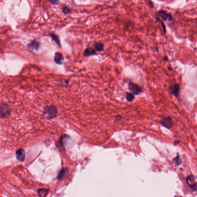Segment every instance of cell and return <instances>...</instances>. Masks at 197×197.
<instances>
[{"label":"cell","mask_w":197,"mask_h":197,"mask_svg":"<svg viewBox=\"0 0 197 197\" xmlns=\"http://www.w3.org/2000/svg\"><path fill=\"white\" fill-rule=\"evenodd\" d=\"M57 114V110L53 105L47 106L44 108L43 111V115L49 119L55 118Z\"/></svg>","instance_id":"1"},{"label":"cell","mask_w":197,"mask_h":197,"mask_svg":"<svg viewBox=\"0 0 197 197\" xmlns=\"http://www.w3.org/2000/svg\"><path fill=\"white\" fill-rule=\"evenodd\" d=\"M128 88L135 95L139 94L142 92V89L139 85L132 82L129 83Z\"/></svg>","instance_id":"2"},{"label":"cell","mask_w":197,"mask_h":197,"mask_svg":"<svg viewBox=\"0 0 197 197\" xmlns=\"http://www.w3.org/2000/svg\"><path fill=\"white\" fill-rule=\"evenodd\" d=\"M158 17L164 21L168 20L171 21L173 19V17L170 14L168 13L166 11L163 10H160L158 11L156 14Z\"/></svg>","instance_id":"3"},{"label":"cell","mask_w":197,"mask_h":197,"mask_svg":"<svg viewBox=\"0 0 197 197\" xmlns=\"http://www.w3.org/2000/svg\"><path fill=\"white\" fill-rule=\"evenodd\" d=\"M160 124L166 128L170 129L172 127L173 124L172 118L169 116H167L164 117L160 121Z\"/></svg>","instance_id":"4"},{"label":"cell","mask_w":197,"mask_h":197,"mask_svg":"<svg viewBox=\"0 0 197 197\" xmlns=\"http://www.w3.org/2000/svg\"><path fill=\"white\" fill-rule=\"evenodd\" d=\"M11 112V109L7 105L1 104L0 107V116L1 117H5L9 116Z\"/></svg>","instance_id":"5"},{"label":"cell","mask_w":197,"mask_h":197,"mask_svg":"<svg viewBox=\"0 0 197 197\" xmlns=\"http://www.w3.org/2000/svg\"><path fill=\"white\" fill-rule=\"evenodd\" d=\"M28 49L32 51H37L39 49L40 43L38 41L34 40L28 43Z\"/></svg>","instance_id":"6"},{"label":"cell","mask_w":197,"mask_h":197,"mask_svg":"<svg viewBox=\"0 0 197 197\" xmlns=\"http://www.w3.org/2000/svg\"><path fill=\"white\" fill-rule=\"evenodd\" d=\"M97 55H98V54L96 51L92 46L86 48L84 52V56L85 57Z\"/></svg>","instance_id":"7"},{"label":"cell","mask_w":197,"mask_h":197,"mask_svg":"<svg viewBox=\"0 0 197 197\" xmlns=\"http://www.w3.org/2000/svg\"><path fill=\"white\" fill-rule=\"evenodd\" d=\"M64 58L63 55L59 52H57L55 53L54 57V61L56 64L62 65L64 62Z\"/></svg>","instance_id":"8"},{"label":"cell","mask_w":197,"mask_h":197,"mask_svg":"<svg viewBox=\"0 0 197 197\" xmlns=\"http://www.w3.org/2000/svg\"><path fill=\"white\" fill-rule=\"evenodd\" d=\"M16 157L17 159L20 161H24L25 158L24 150L21 148L18 149L16 152Z\"/></svg>","instance_id":"9"},{"label":"cell","mask_w":197,"mask_h":197,"mask_svg":"<svg viewBox=\"0 0 197 197\" xmlns=\"http://www.w3.org/2000/svg\"><path fill=\"white\" fill-rule=\"evenodd\" d=\"M92 47L97 52H102L104 50V45L101 42H96L93 44Z\"/></svg>","instance_id":"10"},{"label":"cell","mask_w":197,"mask_h":197,"mask_svg":"<svg viewBox=\"0 0 197 197\" xmlns=\"http://www.w3.org/2000/svg\"><path fill=\"white\" fill-rule=\"evenodd\" d=\"M180 87L179 85L178 84H175L171 88V92L172 94L175 96L178 97L179 95L180 92Z\"/></svg>","instance_id":"11"},{"label":"cell","mask_w":197,"mask_h":197,"mask_svg":"<svg viewBox=\"0 0 197 197\" xmlns=\"http://www.w3.org/2000/svg\"><path fill=\"white\" fill-rule=\"evenodd\" d=\"M49 35L51 36V37L52 38V39H53L54 41L56 42L57 45H58L60 47H61V45L59 37L57 35H56V34H54L53 33H49Z\"/></svg>","instance_id":"12"},{"label":"cell","mask_w":197,"mask_h":197,"mask_svg":"<svg viewBox=\"0 0 197 197\" xmlns=\"http://www.w3.org/2000/svg\"><path fill=\"white\" fill-rule=\"evenodd\" d=\"M49 190L44 188L39 189L38 192L39 193V195L41 197H44L48 194Z\"/></svg>","instance_id":"13"},{"label":"cell","mask_w":197,"mask_h":197,"mask_svg":"<svg viewBox=\"0 0 197 197\" xmlns=\"http://www.w3.org/2000/svg\"><path fill=\"white\" fill-rule=\"evenodd\" d=\"M67 171V169H66L65 168L61 169L59 174H58V179H62L66 174Z\"/></svg>","instance_id":"14"},{"label":"cell","mask_w":197,"mask_h":197,"mask_svg":"<svg viewBox=\"0 0 197 197\" xmlns=\"http://www.w3.org/2000/svg\"><path fill=\"white\" fill-rule=\"evenodd\" d=\"M126 98L128 101H132L134 99V95L131 93H126Z\"/></svg>","instance_id":"15"},{"label":"cell","mask_w":197,"mask_h":197,"mask_svg":"<svg viewBox=\"0 0 197 197\" xmlns=\"http://www.w3.org/2000/svg\"><path fill=\"white\" fill-rule=\"evenodd\" d=\"M62 12L65 15L70 13L71 11L70 9L66 5L63 6V7H62Z\"/></svg>","instance_id":"16"},{"label":"cell","mask_w":197,"mask_h":197,"mask_svg":"<svg viewBox=\"0 0 197 197\" xmlns=\"http://www.w3.org/2000/svg\"><path fill=\"white\" fill-rule=\"evenodd\" d=\"M173 161L177 166L180 165L182 162V161H181V159H180V157L179 155H177L176 158L173 159Z\"/></svg>","instance_id":"17"},{"label":"cell","mask_w":197,"mask_h":197,"mask_svg":"<svg viewBox=\"0 0 197 197\" xmlns=\"http://www.w3.org/2000/svg\"><path fill=\"white\" fill-rule=\"evenodd\" d=\"M155 18H156V20L160 22L161 25L162 27V28H163V30L164 32V33L165 34H166V25H165L164 23L158 17H156Z\"/></svg>","instance_id":"18"},{"label":"cell","mask_w":197,"mask_h":197,"mask_svg":"<svg viewBox=\"0 0 197 197\" xmlns=\"http://www.w3.org/2000/svg\"><path fill=\"white\" fill-rule=\"evenodd\" d=\"M189 186H190L192 190L195 191H197V183H196L191 184Z\"/></svg>","instance_id":"19"},{"label":"cell","mask_w":197,"mask_h":197,"mask_svg":"<svg viewBox=\"0 0 197 197\" xmlns=\"http://www.w3.org/2000/svg\"><path fill=\"white\" fill-rule=\"evenodd\" d=\"M148 5L149 8L151 9H153L154 8V3L152 2V1H149L148 3Z\"/></svg>","instance_id":"20"},{"label":"cell","mask_w":197,"mask_h":197,"mask_svg":"<svg viewBox=\"0 0 197 197\" xmlns=\"http://www.w3.org/2000/svg\"><path fill=\"white\" fill-rule=\"evenodd\" d=\"M49 2L53 5H56L59 4V0H49Z\"/></svg>","instance_id":"21"},{"label":"cell","mask_w":197,"mask_h":197,"mask_svg":"<svg viewBox=\"0 0 197 197\" xmlns=\"http://www.w3.org/2000/svg\"><path fill=\"white\" fill-rule=\"evenodd\" d=\"M163 61H166V62L168 61V57L167 56H164L163 57Z\"/></svg>","instance_id":"22"},{"label":"cell","mask_w":197,"mask_h":197,"mask_svg":"<svg viewBox=\"0 0 197 197\" xmlns=\"http://www.w3.org/2000/svg\"><path fill=\"white\" fill-rule=\"evenodd\" d=\"M168 69H169V70H172V68H171V67H168Z\"/></svg>","instance_id":"23"},{"label":"cell","mask_w":197,"mask_h":197,"mask_svg":"<svg viewBox=\"0 0 197 197\" xmlns=\"http://www.w3.org/2000/svg\"><path fill=\"white\" fill-rule=\"evenodd\" d=\"M181 197V196H180V197Z\"/></svg>","instance_id":"24"}]
</instances>
